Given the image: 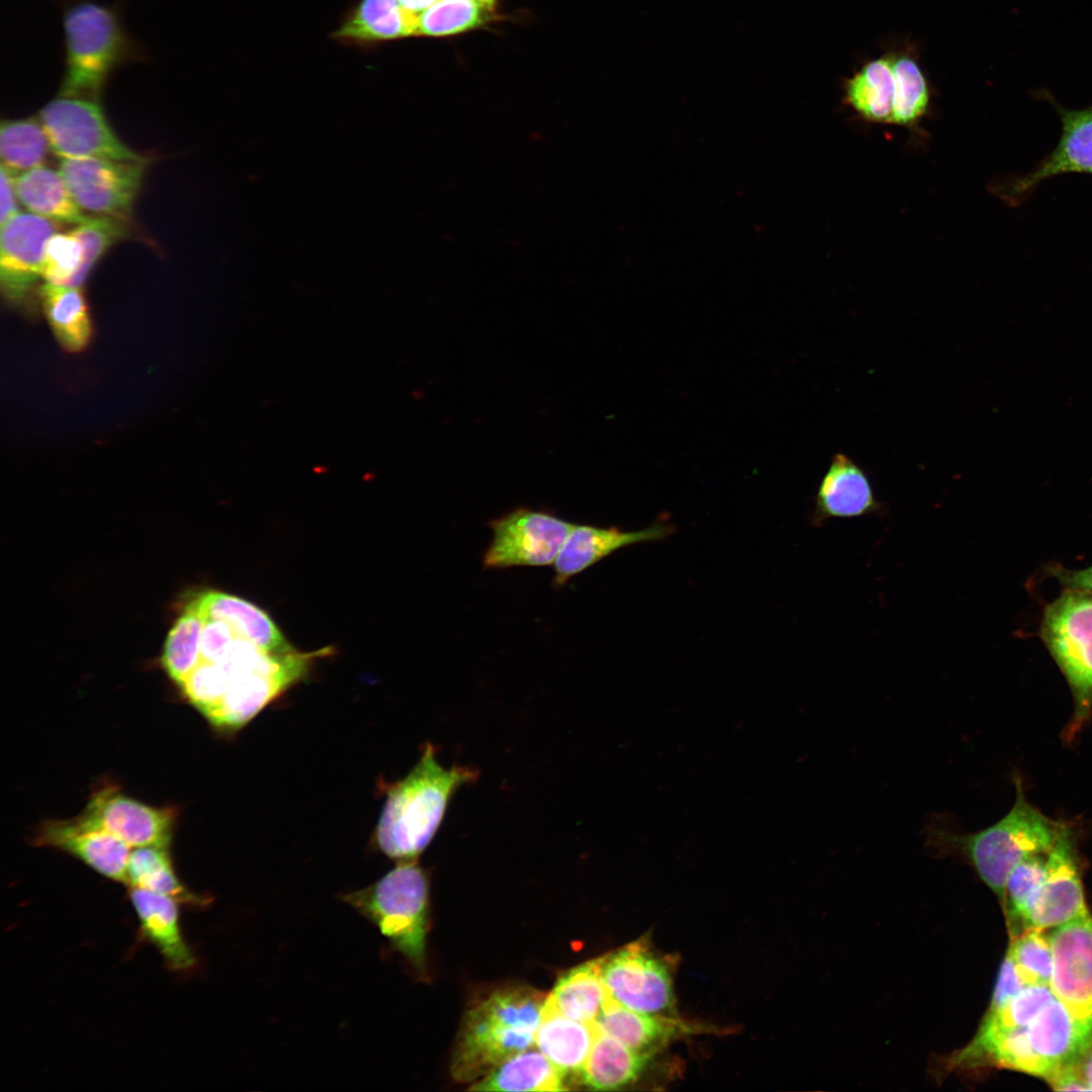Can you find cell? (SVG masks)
<instances>
[{
    "label": "cell",
    "mask_w": 1092,
    "mask_h": 1092,
    "mask_svg": "<svg viewBox=\"0 0 1092 1092\" xmlns=\"http://www.w3.org/2000/svg\"><path fill=\"white\" fill-rule=\"evenodd\" d=\"M1067 826L1026 801L1017 781L1014 805L995 824L963 833L936 820L927 825L925 841L937 853L966 858L982 882L1004 898L1010 872L1029 856L1046 855Z\"/></svg>",
    "instance_id": "obj_1"
},
{
    "label": "cell",
    "mask_w": 1092,
    "mask_h": 1092,
    "mask_svg": "<svg viewBox=\"0 0 1092 1092\" xmlns=\"http://www.w3.org/2000/svg\"><path fill=\"white\" fill-rule=\"evenodd\" d=\"M476 778V769L468 766L441 765L433 745L427 743L413 769L386 791L374 831L378 849L397 862L418 860L438 831L453 795Z\"/></svg>",
    "instance_id": "obj_2"
},
{
    "label": "cell",
    "mask_w": 1092,
    "mask_h": 1092,
    "mask_svg": "<svg viewBox=\"0 0 1092 1092\" xmlns=\"http://www.w3.org/2000/svg\"><path fill=\"white\" fill-rule=\"evenodd\" d=\"M546 997L528 987H507L471 1007L462 1022L452 1058L460 1082L484 1077L535 1041Z\"/></svg>",
    "instance_id": "obj_3"
},
{
    "label": "cell",
    "mask_w": 1092,
    "mask_h": 1092,
    "mask_svg": "<svg viewBox=\"0 0 1092 1092\" xmlns=\"http://www.w3.org/2000/svg\"><path fill=\"white\" fill-rule=\"evenodd\" d=\"M1091 1046L1092 1016H1077L1055 998L1024 1027L979 1031L965 1055L1046 1081L1059 1069L1079 1063Z\"/></svg>",
    "instance_id": "obj_4"
},
{
    "label": "cell",
    "mask_w": 1092,
    "mask_h": 1092,
    "mask_svg": "<svg viewBox=\"0 0 1092 1092\" xmlns=\"http://www.w3.org/2000/svg\"><path fill=\"white\" fill-rule=\"evenodd\" d=\"M62 26L61 95L98 99L116 69L145 57L144 50L125 31L119 10L113 5L76 0L64 9Z\"/></svg>",
    "instance_id": "obj_5"
},
{
    "label": "cell",
    "mask_w": 1092,
    "mask_h": 1092,
    "mask_svg": "<svg viewBox=\"0 0 1092 1092\" xmlns=\"http://www.w3.org/2000/svg\"><path fill=\"white\" fill-rule=\"evenodd\" d=\"M341 899L376 925L420 975L425 974L429 880L418 860L398 862L375 883Z\"/></svg>",
    "instance_id": "obj_6"
},
{
    "label": "cell",
    "mask_w": 1092,
    "mask_h": 1092,
    "mask_svg": "<svg viewBox=\"0 0 1092 1092\" xmlns=\"http://www.w3.org/2000/svg\"><path fill=\"white\" fill-rule=\"evenodd\" d=\"M1039 635L1071 688L1076 725L1092 708V594L1065 589L1044 608Z\"/></svg>",
    "instance_id": "obj_7"
},
{
    "label": "cell",
    "mask_w": 1092,
    "mask_h": 1092,
    "mask_svg": "<svg viewBox=\"0 0 1092 1092\" xmlns=\"http://www.w3.org/2000/svg\"><path fill=\"white\" fill-rule=\"evenodd\" d=\"M51 150L62 159L141 161L112 130L98 99L59 94L39 112Z\"/></svg>",
    "instance_id": "obj_8"
},
{
    "label": "cell",
    "mask_w": 1092,
    "mask_h": 1092,
    "mask_svg": "<svg viewBox=\"0 0 1092 1092\" xmlns=\"http://www.w3.org/2000/svg\"><path fill=\"white\" fill-rule=\"evenodd\" d=\"M485 569L553 565L573 524L550 511L517 508L488 522Z\"/></svg>",
    "instance_id": "obj_9"
},
{
    "label": "cell",
    "mask_w": 1092,
    "mask_h": 1092,
    "mask_svg": "<svg viewBox=\"0 0 1092 1092\" xmlns=\"http://www.w3.org/2000/svg\"><path fill=\"white\" fill-rule=\"evenodd\" d=\"M601 977L609 995L631 1010L654 1015L673 1011L670 968L642 941L602 957Z\"/></svg>",
    "instance_id": "obj_10"
},
{
    "label": "cell",
    "mask_w": 1092,
    "mask_h": 1092,
    "mask_svg": "<svg viewBox=\"0 0 1092 1092\" xmlns=\"http://www.w3.org/2000/svg\"><path fill=\"white\" fill-rule=\"evenodd\" d=\"M77 816L113 834L131 848L170 847L178 809L148 805L126 795L114 782L104 780L94 787L86 806Z\"/></svg>",
    "instance_id": "obj_11"
},
{
    "label": "cell",
    "mask_w": 1092,
    "mask_h": 1092,
    "mask_svg": "<svg viewBox=\"0 0 1092 1092\" xmlns=\"http://www.w3.org/2000/svg\"><path fill=\"white\" fill-rule=\"evenodd\" d=\"M147 159H62L59 171L82 210L126 221L142 187Z\"/></svg>",
    "instance_id": "obj_12"
},
{
    "label": "cell",
    "mask_w": 1092,
    "mask_h": 1092,
    "mask_svg": "<svg viewBox=\"0 0 1092 1092\" xmlns=\"http://www.w3.org/2000/svg\"><path fill=\"white\" fill-rule=\"evenodd\" d=\"M1088 912L1078 867L1074 832L1066 827L1045 857L1043 880L1021 919L1027 928L1046 929Z\"/></svg>",
    "instance_id": "obj_13"
},
{
    "label": "cell",
    "mask_w": 1092,
    "mask_h": 1092,
    "mask_svg": "<svg viewBox=\"0 0 1092 1092\" xmlns=\"http://www.w3.org/2000/svg\"><path fill=\"white\" fill-rule=\"evenodd\" d=\"M1050 987L1075 1015L1092 1016V916L1089 911L1057 927L1050 936Z\"/></svg>",
    "instance_id": "obj_14"
},
{
    "label": "cell",
    "mask_w": 1092,
    "mask_h": 1092,
    "mask_svg": "<svg viewBox=\"0 0 1092 1092\" xmlns=\"http://www.w3.org/2000/svg\"><path fill=\"white\" fill-rule=\"evenodd\" d=\"M32 844L66 852L103 877L127 884V863L132 848L78 816L42 821L35 830Z\"/></svg>",
    "instance_id": "obj_15"
},
{
    "label": "cell",
    "mask_w": 1092,
    "mask_h": 1092,
    "mask_svg": "<svg viewBox=\"0 0 1092 1092\" xmlns=\"http://www.w3.org/2000/svg\"><path fill=\"white\" fill-rule=\"evenodd\" d=\"M55 233L53 220L27 212L1 225L0 283L8 300H22L42 277L46 244Z\"/></svg>",
    "instance_id": "obj_16"
},
{
    "label": "cell",
    "mask_w": 1092,
    "mask_h": 1092,
    "mask_svg": "<svg viewBox=\"0 0 1092 1092\" xmlns=\"http://www.w3.org/2000/svg\"><path fill=\"white\" fill-rule=\"evenodd\" d=\"M1062 123L1055 149L1031 171L1007 185L1006 196L1014 202L1026 199L1043 181L1067 173L1092 174V105L1065 108L1053 102Z\"/></svg>",
    "instance_id": "obj_17"
},
{
    "label": "cell",
    "mask_w": 1092,
    "mask_h": 1092,
    "mask_svg": "<svg viewBox=\"0 0 1092 1092\" xmlns=\"http://www.w3.org/2000/svg\"><path fill=\"white\" fill-rule=\"evenodd\" d=\"M671 532L672 526L663 522L636 531L573 524L553 564L552 583L556 587H561L571 577L617 550L634 544L658 541L670 535Z\"/></svg>",
    "instance_id": "obj_18"
},
{
    "label": "cell",
    "mask_w": 1092,
    "mask_h": 1092,
    "mask_svg": "<svg viewBox=\"0 0 1092 1092\" xmlns=\"http://www.w3.org/2000/svg\"><path fill=\"white\" fill-rule=\"evenodd\" d=\"M812 514L814 526L832 518L883 516L887 511L879 500L866 471L849 456L836 453L822 476Z\"/></svg>",
    "instance_id": "obj_19"
},
{
    "label": "cell",
    "mask_w": 1092,
    "mask_h": 1092,
    "mask_svg": "<svg viewBox=\"0 0 1092 1092\" xmlns=\"http://www.w3.org/2000/svg\"><path fill=\"white\" fill-rule=\"evenodd\" d=\"M205 619L222 621L237 637L268 653L292 651L269 615L254 604L218 590H205L189 601Z\"/></svg>",
    "instance_id": "obj_20"
},
{
    "label": "cell",
    "mask_w": 1092,
    "mask_h": 1092,
    "mask_svg": "<svg viewBox=\"0 0 1092 1092\" xmlns=\"http://www.w3.org/2000/svg\"><path fill=\"white\" fill-rule=\"evenodd\" d=\"M129 898L145 937L172 971L186 972L196 964L179 921V902L148 890L129 887Z\"/></svg>",
    "instance_id": "obj_21"
},
{
    "label": "cell",
    "mask_w": 1092,
    "mask_h": 1092,
    "mask_svg": "<svg viewBox=\"0 0 1092 1092\" xmlns=\"http://www.w3.org/2000/svg\"><path fill=\"white\" fill-rule=\"evenodd\" d=\"M598 1028L569 1018L546 997L535 1042L540 1052L565 1076H580L592 1050Z\"/></svg>",
    "instance_id": "obj_22"
},
{
    "label": "cell",
    "mask_w": 1092,
    "mask_h": 1092,
    "mask_svg": "<svg viewBox=\"0 0 1092 1092\" xmlns=\"http://www.w3.org/2000/svg\"><path fill=\"white\" fill-rule=\"evenodd\" d=\"M597 1028L639 1052L653 1054L686 1028L679 1021L631 1010L615 1001L607 992L595 1020Z\"/></svg>",
    "instance_id": "obj_23"
},
{
    "label": "cell",
    "mask_w": 1092,
    "mask_h": 1092,
    "mask_svg": "<svg viewBox=\"0 0 1092 1092\" xmlns=\"http://www.w3.org/2000/svg\"><path fill=\"white\" fill-rule=\"evenodd\" d=\"M417 17L398 0H361L333 37L347 44H372L416 34Z\"/></svg>",
    "instance_id": "obj_24"
},
{
    "label": "cell",
    "mask_w": 1092,
    "mask_h": 1092,
    "mask_svg": "<svg viewBox=\"0 0 1092 1092\" xmlns=\"http://www.w3.org/2000/svg\"><path fill=\"white\" fill-rule=\"evenodd\" d=\"M651 1058L598 1029L579 1078L593 1090H618L636 1082Z\"/></svg>",
    "instance_id": "obj_25"
},
{
    "label": "cell",
    "mask_w": 1092,
    "mask_h": 1092,
    "mask_svg": "<svg viewBox=\"0 0 1092 1092\" xmlns=\"http://www.w3.org/2000/svg\"><path fill=\"white\" fill-rule=\"evenodd\" d=\"M14 186L18 200L31 213L76 225L88 218L73 198L60 171L38 166L14 175Z\"/></svg>",
    "instance_id": "obj_26"
},
{
    "label": "cell",
    "mask_w": 1092,
    "mask_h": 1092,
    "mask_svg": "<svg viewBox=\"0 0 1092 1092\" xmlns=\"http://www.w3.org/2000/svg\"><path fill=\"white\" fill-rule=\"evenodd\" d=\"M565 1075L542 1053L522 1052L474 1083L473 1091H562Z\"/></svg>",
    "instance_id": "obj_27"
},
{
    "label": "cell",
    "mask_w": 1092,
    "mask_h": 1092,
    "mask_svg": "<svg viewBox=\"0 0 1092 1092\" xmlns=\"http://www.w3.org/2000/svg\"><path fill=\"white\" fill-rule=\"evenodd\" d=\"M847 104L863 119L891 123L894 106V75L891 56L866 63L844 84Z\"/></svg>",
    "instance_id": "obj_28"
},
{
    "label": "cell",
    "mask_w": 1092,
    "mask_h": 1092,
    "mask_svg": "<svg viewBox=\"0 0 1092 1092\" xmlns=\"http://www.w3.org/2000/svg\"><path fill=\"white\" fill-rule=\"evenodd\" d=\"M602 957L563 973L547 998L565 1016L592 1023L597 1019L607 989L601 977Z\"/></svg>",
    "instance_id": "obj_29"
},
{
    "label": "cell",
    "mask_w": 1092,
    "mask_h": 1092,
    "mask_svg": "<svg viewBox=\"0 0 1092 1092\" xmlns=\"http://www.w3.org/2000/svg\"><path fill=\"white\" fill-rule=\"evenodd\" d=\"M46 316L64 349L82 350L91 335L88 307L80 287L46 283L40 288Z\"/></svg>",
    "instance_id": "obj_30"
},
{
    "label": "cell",
    "mask_w": 1092,
    "mask_h": 1092,
    "mask_svg": "<svg viewBox=\"0 0 1092 1092\" xmlns=\"http://www.w3.org/2000/svg\"><path fill=\"white\" fill-rule=\"evenodd\" d=\"M126 885L168 896L179 903L192 906H203L209 903L207 897L192 893L178 879L172 863L170 847L132 848L127 863Z\"/></svg>",
    "instance_id": "obj_31"
},
{
    "label": "cell",
    "mask_w": 1092,
    "mask_h": 1092,
    "mask_svg": "<svg viewBox=\"0 0 1092 1092\" xmlns=\"http://www.w3.org/2000/svg\"><path fill=\"white\" fill-rule=\"evenodd\" d=\"M495 5L483 0H438L417 18L416 34L450 36L495 21Z\"/></svg>",
    "instance_id": "obj_32"
},
{
    "label": "cell",
    "mask_w": 1092,
    "mask_h": 1092,
    "mask_svg": "<svg viewBox=\"0 0 1092 1092\" xmlns=\"http://www.w3.org/2000/svg\"><path fill=\"white\" fill-rule=\"evenodd\" d=\"M49 149L50 143L39 120L32 117L2 120L1 162L14 175L42 166Z\"/></svg>",
    "instance_id": "obj_33"
},
{
    "label": "cell",
    "mask_w": 1092,
    "mask_h": 1092,
    "mask_svg": "<svg viewBox=\"0 0 1092 1092\" xmlns=\"http://www.w3.org/2000/svg\"><path fill=\"white\" fill-rule=\"evenodd\" d=\"M890 56L894 75V106L891 123L913 125L928 110L929 87L914 57L906 53Z\"/></svg>",
    "instance_id": "obj_34"
},
{
    "label": "cell",
    "mask_w": 1092,
    "mask_h": 1092,
    "mask_svg": "<svg viewBox=\"0 0 1092 1092\" xmlns=\"http://www.w3.org/2000/svg\"><path fill=\"white\" fill-rule=\"evenodd\" d=\"M203 620L188 602L170 629L162 653V666L178 686L195 666Z\"/></svg>",
    "instance_id": "obj_35"
},
{
    "label": "cell",
    "mask_w": 1092,
    "mask_h": 1092,
    "mask_svg": "<svg viewBox=\"0 0 1092 1092\" xmlns=\"http://www.w3.org/2000/svg\"><path fill=\"white\" fill-rule=\"evenodd\" d=\"M1055 998L1049 985H1026L1004 1006L989 1011L980 1031L994 1032L1024 1027Z\"/></svg>",
    "instance_id": "obj_36"
},
{
    "label": "cell",
    "mask_w": 1092,
    "mask_h": 1092,
    "mask_svg": "<svg viewBox=\"0 0 1092 1092\" xmlns=\"http://www.w3.org/2000/svg\"><path fill=\"white\" fill-rule=\"evenodd\" d=\"M1007 953L1026 985L1050 986L1053 953L1050 938L1044 935L1043 929H1025L1012 940Z\"/></svg>",
    "instance_id": "obj_37"
},
{
    "label": "cell",
    "mask_w": 1092,
    "mask_h": 1092,
    "mask_svg": "<svg viewBox=\"0 0 1092 1092\" xmlns=\"http://www.w3.org/2000/svg\"><path fill=\"white\" fill-rule=\"evenodd\" d=\"M83 265V248L73 231L55 233L47 242L42 278L47 283L76 287Z\"/></svg>",
    "instance_id": "obj_38"
},
{
    "label": "cell",
    "mask_w": 1092,
    "mask_h": 1092,
    "mask_svg": "<svg viewBox=\"0 0 1092 1092\" xmlns=\"http://www.w3.org/2000/svg\"><path fill=\"white\" fill-rule=\"evenodd\" d=\"M123 222L115 218L97 215L88 217L72 230L83 248V265L76 281V287H80L84 283L95 264L113 244L126 234Z\"/></svg>",
    "instance_id": "obj_39"
},
{
    "label": "cell",
    "mask_w": 1092,
    "mask_h": 1092,
    "mask_svg": "<svg viewBox=\"0 0 1092 1092\" xmlns=\"http://www.w3.org/2000/svg\"><path fill=\"white\" fill-rule=\"evenodd\" d=\"M1045 857L1046 855H1032L1021 860L1007 878L1004 898L1007 899L1011 916L1020 922L1043 880Z\"/></svg>",
    "instance_id": "obj_40"
},
{
    "label": "cell",
    "mask_w": 1092,
    "mask_h": 1092,
    "mask_svg": "<svg viewBox=\"0 0 1092 1092\" xmlns=\"http://www.w3.org/2000/svg\"><path fill=\"white\" fill-rule=\"evenodd\" d=\"M202 620L203 625L199 639V655L197 662H215L224 655L229 646L237 636L232 628L222 621L205 618H202Z\"/></svg>",
    "instance_id": "obj_41"
},
{
    "label": "cell",
    "mask_w": 1092,
    "mask_h": 1092,
    "mask_svg": "<svg viewBox=\"0 0 1092 1092\" xmlns=\"http://www.w3.org/2000/svg\"><path fill=\"white\" fill-rule=\"evenodd\" d=\"M1026 986L1013 960L1006 953L995 985L989 1011L1004 1006L1012 997Z\"/></svg>",
    "instance_id": "obj_42"
},
{
    "label": "cell",
    "mask_w": 1092,
    "mask_h": 1092,
    "mask_svg": "<svg viewBox=\"0 0 1092 1092\" xmlns=\"http://www.w3.org/2000/svg\"><path fill=\"white\" fill-rule=\"evenodd\" d=\"M1046 574L1056 578L1065 589L1092 594V566L1070 569L1061 564H1052L1046 567Z\"/></svg>",
    "instance_id": "obj_43"
},
{
    "label": "cell",
    "mask_w": 1092,
    "mask_h": 1092,
    "mask_svg": "<svg viewBox=\"0 0 1092 1092\" xmlns=\"http://www.w3.org/2000/svg\"><path fill=\"white\" fill-rule=\"evenodd\" d=\"M1046 1082L1057 1091H1089L1080 1062L1059 1069Z\"/></svg>",
    "instance_id": "obj_44"
},
{
    "label": "cell",
    "mask_w": 1092,
    "mask_h": 1092,
    "mask_svg": "<svg viewBox=\"0 0 1092 1092\" xmlns=\"http://www.w3.org/2000/svg\"><path fill=\"white\" fill-rule=\"evenodd\" d=\"M1 206H0V223L1 225L8 221L12 216L17 214L18 202L17 193L14 186V174L1 165Z\"/></svg>",
    "instance_id": "obj_45"
},
{
    "label": "cell",
    "mask_w": 1092,
    "mask_h": 1092,
    "mask_svg": "<svg viewBox=\"0 0 1092 1092\" xmlns=\"http://www.w3.org/2000/svg\"><path fill=\"white\" fill-rule=\"evenodd\" d=\"M437 1L438 0H398L402 9L417 18Z\"/></svg>",
    "instance_id": "obj_46"
},
{
    "label": "cell",
    "mask_w": 1092,
    "mask_h": 1092,
    "mask_svg": "<svg viewBox=\"0 0 1092 1092\" xmlns=\"http://www.w3.org/2000/svg\"><path fill=\"white\" fill-rule=\"evenodd\" d=\"M1080 1067L1089 1091H1092V1046L1081 1059Z\"/></svg>",
    "instance_id": "obj_47"
},
{
    "label": "cell",
    "mask_w": 1092,
    "mask_h": 1092,
    "mask_svg": "<svg viewBox=\"0 0 1092 1092\" xmlns=\"http://www.w3.org/2000/svg\"><path fill=\"white\" fill-rule=\"evenodd\" d=\"M483 1H485V2H487V3H490V4H492V5H495V3H496V1H497V0H483Z\"/></svg>",
    "instance_id": "obj_48"
}]
</instances>
